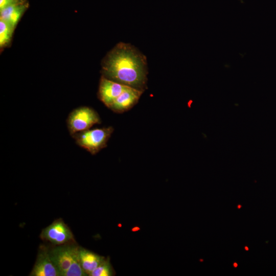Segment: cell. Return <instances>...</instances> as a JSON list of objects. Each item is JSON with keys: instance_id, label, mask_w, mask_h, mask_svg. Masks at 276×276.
<instances>
[{"instance_id": "obj_1", "label": "cell", "mask_w": 276, "mask_h": 276, "mask_svg": "<svg viewBox=\"0 0 276 276\" xmlns=\"http://www.w3.org/2000/svg\"><path fill=\"white\" fill-rule=\"evenodd\" d=\"M102 73L110 80L144 91L147 81L146 58L131 44L120 42L103 60Z\"/></svg>"}, {"instance_id": "obj_2", "label": "cell", "mask_w": 276, "mask_h": 276, "mask_svg": "<svg viewBox=\"0 0 276 276\" xmlns=\"http://www.w3.org/2000/svg\"><path fill=\"white\" fill-rule=\"evenodd\" d=\"M113 129L111 127L88 129L73 135L80 147L95 155L107 146Z\"/></svg>"}, {"instance_id": "obj_3", "label": "cell", "mask_w": 276, "mask_h": 276, "mask_svg": "<svg viewBox=\"0 0 276 276\" xmlns=\"http://www.w3.org/2000/svg\"><path fill=\"white\" fill-rule=\"evenodd\" d=\"M100 123L101 120L98 113L94 109L86 106L73 110L70 113L67 121V127L72 136Z\"/></svg>"}, {"instance_id": "obj_4", "label": "cell", "mask_w": 276, "mask_h": 276, "mask_svg": "<svg viewBox=\"0 0 276 276\" xmlns=\"http://www.w3.org/2000/svg\"><path fill=\"white\" fill-rule=\"evenodd\" d=\"M40 238L54 245H60L76 242L74 235L64 221L59 218L43 228Z\"/></svg>"}, {"instance_id": "obj_5", "label": "cell", "mask_w": 276, "mask_h": 276, "mask_svg": "<svg viewBox=\"0 0 276 276\" xmlns=\"http://www.w3.org/2000/svg\"><path fill=\"white\" fill-rule=\"evenodd\" d=\"M49 248V254L59 276H63L74 258L79 254V246L76 243L54 245Z\"/></svg>"}, {"instance_id": "obj_6", "label": "cell", "mask_w": 276, "mask_h": 276, "mask_svg": "<svg viewBox=\"0 0 276 276\" xmlns=\"http://www.w3.org/2000/svg\"><path fill=\"white\" fill-rule=\"evenodd\" d=\"M29 275L59 276L49 254V248L41 245L38 249L35 263Z\"/></svg>"}, {"instance_id": "obj_7", "label": "cell", "mask_w": 276, "mask_h": 276, "mask_svg": "<svg viewBox=\"0 0 276 276\" xmlns=\"http://www.w3.org/2000/svg\"><path fill=\"white\" fill-rule=\"evenodd\" d=\"M128 86L102 76L99 85V97L108 108Z\"/></svg>"}, {"instance_id": "obj_8", "label": "cell", "mask_w": 276, "mask_h": 276, "mask_svg": "<svg viewBox=\"0 0 276 276\" xmlns=\"http://www.w3.org/2000/svg\"><path fill=\"white\" fill-rule=\"evenodd\" d=\"M143 91L127 86L109 107L112 111L122 113L135 105L138 102Z\"/></svg>"}, {"instance_id": "obj_9", "label": "cell", "mask_w": 276, "mask_h": 276, "mask_svg": "<svg viewBox=\"0 0 276 276\" xmlns=\"http://www.w3.org/2000/svg\"><path fill=\"white\" fill-rule=\"evenodd\" d=\"M79 255L82 268L87 275H89L106 258L80 246Z\"/></svg>"}, {"instance_id": "obj_10", "label": "cell", "mask_w": 276, "mask_h": 276, "mask_svg": "<svg viewBox=\"0 0 276 276\" xmlns=\"http://www.w3.org/2000/svg\"><path fill=\"white\" fill-rule=\"evenodd\" d=\"M27 7L28 5L26 3L9 6L1 10V20L15 28Z\"/></svg>"}, {"instance_id": "obj_11", "label": "cell", "mask_w": 276, "mask_h": 276, "mask_svg": "<svg viewBox=\"0 0 276 276\" xmlns=\"http://www.w3.org/2000/svg\"><path fill=\"white\" fill-rule=\"evenodd\" d=\"M115 271L110 263L109 257L105 259L89 274V276H112Z\"/></svg>"}, {"instance_id": "obj_12", "label": "cell", "mask_w": 276, "mask_h": 276, "mask_svg": "<svg viewBox=\"0 0 276 276\" xmlns=\"http://www.w3.org/2000/svg\"><path fill=\"white\" fill-rule=\"evenodd\" d=\"M14 28L0 19V47L3 48L10 42Z\"/></svg>"}, {"instance_id": "obj_13", "label": "cell", "mask_w": 276, "mask_h": 276, "mask_svg": "<svg viewBox=\"0 0 276 276\" xmlns=\"http://www.w3.org/2000/svg\"><path fill=\"white\" fill-rule=\"evenodd\" d=\"M19 4L14 0H0V9L1 10L13 4Z\"/></svg>"}, {"instance_id": "obj_14", "label": "cell", "mask_w": 276, "mask_h": 276, "mask_svg": "<svg viewBox=\"0 0 276 276\" xmlns=\"http://www.w3.org/2000/svg\"><path fill=\"white\" fill-rule=\"evenodd\" d=\"M16 3L19 4L25 3L26 0H14Z\"/></svg>"}, {"instance_id": "obj_15", "label": "cell", "mask_w": 276, "mask_h": 276, "mask_svg": "<svg viewBox=\"0 0 276 276\" xmlns=\"http://www.w3.org/2000/svg\"><path fill=\"white\" fill-rule=\"evenodd\" d=\"M132 229H132V230L133 232L137 231L140 229V228L139 227H134Z\"/></svg>"}]
</instances>
